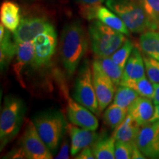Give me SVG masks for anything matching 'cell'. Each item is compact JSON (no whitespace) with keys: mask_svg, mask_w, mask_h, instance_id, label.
<instances>
[{"mask_svg":"<svg viewBox=\"0 0 159 159\" xmlns=\"http://www.w3.org/2000/svg\"><path fill=\"white\" fill-rule=\"evenodd\" d=\"M156 122H159V104L155 105L153 115H152L149 123H153Z\"/></svg>","mask_w":159,"mask_h":159,"instance_id":"obj_36","label":"cell"},{"mask_svg":"<svg viewBox=\"0 0 159 159\" xmlns=\"http://www.w3.org/2000/svg\"><path fill=\"white\" fill-rule=\"evenodd\" d=\"M69 143L66 140H65L63 143L62 147H61V150H60L59 153L57 155L55 158L57 159H66L69 158Z\"/></svg>","mask_w":159,"mask_h":159,"instance_id":"obj_34","label":"cell"},{"mask_svg":"<svg viewBox=\"0 0 159 159\" xmlns=\"http://www.w3.org/2000/svg\"><path fill=\"white\" fill-rule=\"evenodd\" d=\"M140 129L141 127L135 122L130 115L128 114L122 124L115 129L112 136L116 141L134 142H136Z\"/></svg>","mask_w":159,"mask_h":159,"instance_id":"obj_18","label":"cell"},{"mask_svg":"<svg viewBox=\"0 0 159 159\" xmlns=\"http://www.w3.org/2000/svg\"><path fill=\"white\" fill-rule=\"evenodd\" d=\"M155 92L153 97H152V102L155 105L159 104V83H153Z\"/></svg>","mask_w":159,"mask_h":159,"instance_id":"obj_35","label":"cell"},{"mask_svg":"<svg viewBox=\"0 0 159 159\" xmlns=\"http://www.w3.org/2000/svg\"><path fill=\"white\" fill-rule=\"evenodd\" d=\"M145 71L143 56L138 49L134 48L124 68L122 80L141 79L145 77Z\"/></svg>","mask_w":159,"mask_h":159,"instance_id":"obj_15","label":"cell"},{"mask_svg":"<svg viewBox=\"0 0 159 159\" xmlns=\"http://www.w3.org/2000/svg\"><path fill=\"white\" fill-rule=\"evenodd\" d=\"M152 30H158L159 21V0H140Z\"/></svg>","mask_w":159,"mask_h":159,"instance_id":"obj_26","label":"cell"},{"mask_svg":"<svg viewBox=\"0 0 159 159\" xmlns=\"http://www.w3.org/2000/svg\"><path fill=\"white\" fill-rule=\"evenodd\" d=\"M92 75L99 111L102 112L114 99L115 85L110 77L107 76L101 69L96 60L92 63Z\"/></svg>","mask_w":159,"mask_h":159,"instance_id":"obj_9","label":"cell"},{"mask_svg":"<svg viewBox=\"0 0 159 159\" xmlns=\"http://www.w3.org/2000/svg\"><path fill=\"white\" fill-rule=\"evenodd\" d=\"M33 41L35 48V57L33 65L35 67L42 66L49 62L55 52L57 33L55 27L52 25L39 33Z\"/></svg>","mask_w":159,"mask_h":159,"instance_id":"obj_8","label":"cell"},{"mask_svg":"<svg viewBox=\"0 0 159 159\" xmlns=\"http://www.w3.org/2000/svg\"><path fill=\"white\" fill-rule=\"evenodd\" d=\"M16 43V42H15ZM15 62L13 71L20 83H22L21 71L24 67L29 64H33L35 57L34 43L33 41L16 43Z\"/></svg>","mask_w":159,"mask_h":159,"instance_id":"obj_14","label":"cell"},{"mask_svg":"<svg viewBox=\"0 0 159 159\" xmlns=\"http://www.w3.org/2000/svg\"><path fill=\"white\" fill-rule=\"evenodd\" d=\"M101 69L105 74L110 77L115 85H120L124 69L119 66L116 63L111 59V57H99L96 60Z\"/></svg>","mask_w":159,"mask_h":159,"instance_id":"obj_23","label":"cell"},{"mask_svg":"<svg viewBox=\"0 0 159 159\" xmlns=\"http://www.w3.org/2000/svg\"><path fill=\"white\" fill-rule=\"evenodd\" d=\"M141 49L146 55L159 61V32L148 30L139 38Z\"/></svg>","mask_w":159,"mask_h":159,"instance_id":"obj_19","label":"cell"},{"mask_svg":"<svg viewBox=\"0 0 159 159\" xmlns=\"http://www.w3.org/2000/svg\"><path fill=\"white\" fill-rule=\"evenodd\" d=\"M78 126L69 125V133L71 139V155L75 156L83 148L94 144L98 139V134L95 130H91Z\"/></svg>","mask_w":159,"mask_h":159,"instance_id":"obj_12","label":"cell"},{"mask_svg":"<svg viewBox=\"0 0 159 159\" xmlns=\"http://www.w3.org/2000/svg\"><path fill=\"white\" fill-rule=\"evenodd\" d=\"M80 5V11L87 9H98L105 0H75Z\"/></svg>","mask_w":159,"mask_h":159,"instance_id":"obj_30","label":"cell"},{"mask_svg":"<svg viewBox=\"0 0 159 159\" xmlns=\"http://www.w3.org/2000/svg\"><path fill=\"white\" fill-rule=\"evenodd\" d=\"M119 85L131 88L142 97H148L150 99H152L153 97L155 92L153 83L146 77L139 80H122Z\"/></svg>","mask_w":159,"mask_h":159,"instance_id":"obj_24","label":"cell"},{"mask_svg":"<svg viewBox=\"0 0 159 159\" xmlns=\"http://www.w3.org/2000/svg\"><path fill=\"white\" fill-rule=\"evenodd\" d=\"M0 20L5 28L14 33L21 21L19 5L11 1L2 2L0 8Z\"/></svg>","mask_w":159,"mask_h":159,"instance_id":"obj_16","label":"cell"},{"mask_svg":"<svg viewBox=\"0 0 159 159\" xmlns=\"http://www.w3.org/2000/svg\"><path fill=\"white\" fill-rule=\"evenodd\" d=\"M21 147L24 148L27 158H52V153L39 136L34 123L32 121H29L26 126L21 139Z\"/></svg>","mask_w":159,"mask_h":159,"instance_id":"obj_7","label":"cell"},{"mask_svg":"<svg viewBox=\"0 0 159 159\" xmlns=\"http://www.w3.org/2000/svg\"><path fill=\"white\" fill-rule=\"evenodd\" d=\"M105 5L124 21L131 33L152 30L140 0H105Z\"/></svg>","mask_w":159,"mask_h":159,"instance_id":"obj_3","label":"cell"},{"mask_svg":"<svg viewBox=\"0 0 159 159\" xmlns=\"http://www.w3.org/2000/svg\"><path fill=\"white\" fill-rule=\"evenodd\" d=\"M153 102L150 98L139 96L130 105L128 110V114L140 127L148 124L154 113Z\"/></svg>","mask_w":159,"mask_h":159,"instance_id":"obj_13","label":"cell"},{"mask_svg":"<svg viewBox=\"0 0 159 159\" xmlns=\"http://www.w3.org/2000/svg\"><path fill=\"white\" fill-rule=\"evenodd\" d=\"M97 19L111 28L120 32L124 35H130V30L125 25L124 21L110 9L101 5L97 13Z\"/></svg>","mask_w":159,"mask_h":159,"instance_id":"obj_20","label":"cell"},{"mask_svg":"<svg viewBox=\"0 0 159 159\" xmlns=\"http://www.w3.org/2000/svg\"><path fill=\"white\" fill-rule=\"evenodd\" d=\"M4 158H27V156L22 147L15 148L6 155Z\"/></svg>","mask_w":159,"mask_h":159,"instance_id":"obj_32","label":"cell"},{"mask_svg":"<svg viewBox=\"0 0 159 159\" xmlns=\"http://www.w3.org/2000/svg\"><path fill=\"white\" fill-rule=\"evenodd\" d=\"M73 97L75 100L92 111L94 114H100L93 83L92 71L88 61L83 63L78 71L75 80Z\"/></svg>","mask_w":159,"mask_h":159,"instance_id":"obj_6","label":"cell"},{"mask_svg":"<svg viewBox=\"0 0 159 159\" xmlns=\"http://www.w3.org/2000/svg\"><path fill=\"white\" fill-rule=\"evenodd\" d=\"M158 31L159 32V21H158Z\"/></svg>","mask_w":159,"mask_h":159,"instance_id":"obj_37","label":"cell"},{"mask_svg":"<svg viewBox=\"0 0 159 159\" xmlns=\"http://www.w3.org/2000/svg\"><path fill=\"white\" fill-rule=\"evenodd\" d=\"M128 109L122 108L112 103L105 110L103 115L105 123L111 129L115 130L122 124L128 116Z\"/></svg>","mask_w":159,"mask_h":159,"instance_id":"obj_22","label":"cell"},{"mask_svg":"<svg viewBox=\"0 0 159 159\" xmlns=\"http://www.w3.org/2000/svg\"><path fill=\"white\" fill-rule=\"evenodd\" d=\"M51 26L52 25L44 18H25L21 20L19 27L13 33V41L16 43L33 41L36 35Z\"/></svg>","mask_w":159,"mask_h":159,"instance_id":"obj_11","label":"cell"},{"mask_svg":"<svg viewBox=\"0 0 159 159\" xmlns=\"http://www.w3.org/2000/svg\"><path fill=\"white\" fill-rule=\"evenodd\" d=\"M36 130L52 153L58 148L65 128V120L61 111L49 110L43 111L33 118Z\"/></svg>","mask_w":159,"mask_h":159,"instance_id":"obj_5","label":"cell"},{"mask_svg":"<svg viewBox=\"0 0 159 159\" xmlns=\"http://www.w3.org/2000/svg\"><path fill=\"white\" fill-rule=\"evenodd\" d=\"M136 142H126L116 141L115 144V158L130 159L132 158L134 146Z\"/></svg>","mask_w":159,"mask_h":159,"instance_id":"obj_29","label":"cell"},{"mask_svg":"<svg viewBox=\"0 0 159 159\" xmlns=\"http://www.w3.org/2000/svg\"><path fill=\"white\" fill-rule=\"evenodd\" d=\"M155 123H156V130L152 140V157H151L152 158H159V122Z\"/></svg>","mask_w":159,"mask_h":159,"instance_id":"obj_31","label":"cell"},{"mask_svg":"<svg viewBox=\"0 0 159 159\" xmlns=\"http://www.w3.org/2000/svg\"><path fill=\"white\" fill-rule=\"evenodd\" d=\"M2 24L0 25V65L3 70L16 55V43L12 41L11 33Z\"/></svg>","mask_w":159,"mask_h":159,"instance_id":"obj_17","label":"cell"},{"mask_svg":"<svg viewBox=\"0 0 159 159\" xmlns=\"http://www.w3.org/2000/svg\"><path fill=\"white\" fill-rule=\"evenodd\" d=\"M76 159H94L95 157L93 153V150H91L89 146L83 148L82 150L80 152L79 154L75 157Z\"/></svg>","mask_w":159,"mask_h":159,"instance_id":"obj_33","label":"cell"},{"mask_svg":"<svg viewBox=\"0 0 159 159\" xmlns=\"http://www.w3.org/2000/svg\"><path fill=\"white\" fill-rule=\"evenodd\" d=\"M134 44L130 40L127 39L125 42L121 47L117 49L115 52L111 55V57L119 66L124 69L127 61L134 49Z\"/></svg>","mask_w":159,"mask_h":159,"instance_id":"obj_27","label":"cell"},{"mask_svg":"<svg viewBox=\"0 0 159 159\" xmlns=\"http://www.w3.org/2000/svg\"><path fill=\"white\" fill-rule=\"evenodd\" d=\"M26 111L24 101L14 95H7L4 99L0 116L1 150L19 134Z\"/></svg>","mask_w":159,"mask_h":159,"instance_id":"obj_2","label":"cell"},{"mask_svg":"<svg viewBox=\"0 0 159 159\" xmlns=\"http://www.w3.org/2000/svg\"><path fill=\"white\" fill-rule=\"evenodd\" d=\"M66 98L67 101V115L71 124L91 130H96L98 128V120L92 111L67 96V94H66Z\"/></svg>","mask_w":159,"mask_h":159,"instance_id":"obj_10","label":"cell"},{"mask_svg":"<svg viewBox=\"0 0 159 159\" xmlns=\"http://www.w3.org/2000/svg\"><path fill=\"white\" fill-rule=\"evenodd\" d=\"M88 36L79 21L65 25L61 38V55L68 76H71L77 70L88 49Z\"/></svg>","mask_w":159,"mask_h":159,"instance_id":"obj_1","label":"cell"},{"mask_svg":"<svg viewBox=\"0 0 159 159\" xmlns=\"http://www.w3.org/2000/svg\"><path fill=\"white\" fill-rule=\"evenodd\" d=\"M143 58L148 79L152 83H159V61L148 55L144 56Z\"/></svg>","mask_w":159,"mask_h":159,"instance_id":"obj_28","label":"cell"},{"mask_svg":"<svg viewBox=\"0 0 159 159\" xmlns=\"http://www.w3.org/2000/svg\"><path fill=\"white\" fill-rule=\"evenodd\" d=\"M140 96L136 91L127 86L120 85L116 91L113 103L122 108L128 109L130 105Z\"/></svg>","mask_w":159,"mask_h":159,"instance_id":"obj_25","label":"cell"},{"mask_svg":"<svg viewBox=\"0 0 159 159\" xmlns=\"http://www.w3.org/2000/svg\"><path fill=\"white\" fill-rule=\"evenodd\" d=\"M89 36L92 50L99 57H111L127 40L123 33L96 19L89 25Z\"/></svg>","mask_w":159,"mask_h":159,"instance_id":"obj_4","label":"cell"},{"mask_svg":"<svg viewBox=\"0 0 159 159\" xmlns=\"http://www.w3.org/2000/svg\"><path fill=\"white\" fill-rule=\"evenodd\" d=\"M115 144L116 139L114 136H103L97 139L93 146V153L97 159L115 158Z\"/></svg>","mask_w":159,"mask_h":159,"instance_id":"obj_21","label":"cell"}]
</instances>
